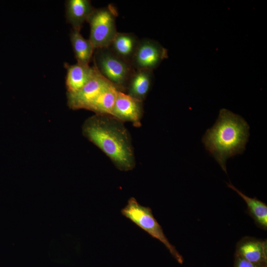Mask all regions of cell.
<instances>
[{"label": "cell", "mask_w": 267, "mask_h": 267, "mask_svg": "<svg viewBox=\"0 0 267 267\" xmlns=\"http://www.w3.org/2000/svg\"><path fill=\"white\" fill-rule=\"evenodd\" d=\"M84 135L96 145L122 171L133 170L135 165L131 138L123 122L111 116L95 114L83 127Z\"/></svg>", "instance_id": "1"}, {"label": "cell", "mask_w": 267, "mask_h": 267, "mask_svg": "<svg viewBox=\"0 0 267 267\" xmlns=\"http://www.w3.org/2000/svg\"><path fill=\"white\" fill-rule=\"evenodd\" d=\"M249 128L241 116L222 109L215 124L203 135L202 142L206 149L226 174L227 159L244 151L250 135Z\"/></svg>", "instance_id": "2"}, {"label": "cell", "mask_w": 267, "mask_h": 267, "mask_svg": "<svg viewBox=\"0 0 267 267\" xmlns=\"http://www.w3.org/2000/svg\"><path fill=\"white\" fill-rule=\"evenodd\" d=\"M93 53L94 66L119 91L125 93L135 69L131 63L115 55L108 47L98 48Z\"/></svg>", "instance_id": "3"}, {"label": "cell", "mask_w": 267, "mask_h": 267, "mask_svg": "<svg viewBox=\"0 0 267 267\" xmlns=\"http://www.w3.org/2000/svg\"><path fill=\"white\" fill-rule=\"evenodd\" d=\"M121 214L152 237L162 243L175 259L182 264V257L169 242L161 226L153 216L150 208L140 205L134 197H131L121 210Z\"/></svg>", "instance_id": "4"}, {"label": "cell", "mask_w": 267, "mask_h": 267, "mask_svg": "<svg viewBox=\"0 0 267 267\" xmlns=\"http://www.w3.org/2000/svg\"><path fill=\"white\" fill-rule=\"evenodd\" d=\"M116 8L109 4L105 7L94 9L88 22L90 25L89 40L94 50L108 47L118 33Z\"/></svg>", "instance_id": "5"}, {"label": "cell", "mask_w": 267, "mask_h": 267, "mask_svg": "<svg viewBox=\"0 0 267 267\" xmlns=\"http://www.w3.org/2000/svg\"><path fill=\"white\" fill-rule=\"evenodd\" d=\"M168 57V50L159 42L150 39L139 40L131 64L135 70L153 71Z\"/></svg>", "instance_id": "6"}, {"label": "cell", "mask_w": 267, "mask_h": 267, "mask_svg": "<svg viewBox=\"0 0 267 267\" xmlns=\"http://www.w3.org/2000/svg\"><path fill=\"white\" fill-rule=\"evenodd\" d=\"M110 85L112 84L97 71L94 77L80 90L67 93L68 104L73 109H88L90 104Z\"/></svg>", "instance_id": "7"}, {"label": "cell", "mask_w": 267, "mask_h": 267, "mask_svg": "<svg viewBox=\"0 0 267 267\" xmlns=\"http://www.w3.org/2000/svg\"><path fill=\"white\" fill-rule=\"evenodd\" d=\"M142 114V102L118 90L111 116L122 122H131L138 127L141 126Z\"/></svg>", "instance_id": "8"}, {"label": "cell", "mask_w": 267, "mask_h": 267, "mask_svg": "<svg viewBox=\"0 0 267 267\" xmlns=\"http://www.w3.org/2000/svg\"><path fill=\"white\" fill-rule=\"evenodd\" d=\"M235 254L253 263L267 264V240L244 237L237 243Z\"/></svg>", "instance_id": "9"}, {"label": "cell", "mask_w": 267, "mask_h": 267, "mask_svg": "<svg viewBox=\"0 0 267 267\" xmlns=\"http://www.w3.org/2000/svg\"><path fill=\"white\" fill-rule=\"evenodd\" d=\"M67 69L66 86L67 93L76 92L82 89L95 75L97 70L93 65L77 63L73 65L65 64Z\"/></svg>", "instance_id": "10"}, {"label": "cell", "mask_w": 267, "mask_h": 267, "mask_svg": "<svg viewBox=\"0 0 267 267\" xmlns=\"http://www.w3.org/2000/svg\"><path fill=\"white\" fill-rule=\"evenodd\" d=\"M153 78L152 71L135 70L129 81L125 93L142 102L151 89Z\"/></svg>", "instance_id": "11"}, {"label": "cell", "mask_w": 267, "mask_h": 267, "mask_svg": "<svg viewBox=\"0 0 267 267\" xmlns=\"http://www.w3.org/2000/svg\"><path fill=\"white\" fill-rule=\"evenodd\" d=\"M94 8L88 0H69L66 2V17L73 29L81 30L85 21H88Z\"/></svg>", "instance_id": "12"}, {"label": "cell", "mask_w": 267, "mask_h": 267, "mask_svg": "<svg viewBox=\"0 0 267 267\" xmlns=\"http://www.w3.org/2000/svg\"><path fill=\"white\" fill-rule=\"evenodd\" d=\"M139 41L133 33L118 32L108 47L115 55L131 63Z\"/></svg>", "instance_id": "13"}, {"label": "cell", "mask_w": 267, "mask_h": 267, "mask_svg": "<svg viewBox=\"0 0 267 267\" xmlns=\"http://www.w3.org/2000/svg\"><path fill=\"white\" fill-rule=\"evenodd\" d=\"M227 186L235 191L245 202L248 213L260 228L267 229V205L256 197L251 198L244 194L231 183Z\"/></svg>", "instance_id": "14"}, {"label": "cell", "mask_w": 267, "mask_h": 267, "mask_svg": "<svg viewBox=\"0 0 267 267\" xmlns=\"http://www.w3.org/2000/svg\"><path fill=\"white\" fill-rule=\"evenodd\" d=\"M70 41L77 63L89 65L94 51L89 39H85L80 30L73 29L70 34Z\"/></svg>", "instance_id": "15"}, {"label": "cell", "mask_w": 267, "mask_h": 267, "mask_svg": "<svg viewBox=\"0 0 267 267\" xmlns=\"http://www.w3.org/2000/svg\"><path fill=\"white\" fill-rule=\"evenodd\" d=\"M118 91L115 87L110 85L90 104L88 110L96 114L111 116Z\"/></svg>", "instance_id": "16"}, {"label": "cell", "mask_w": 267, "mask_h": 267, "mask_svg": "<svg viewBox=\"0 0 267 267\" xmlns=\"http://www.w3.org/2000/svg\"><path fill=\"white\" fill-rule=\"evenodd\" d=\"M267 265V263H253L234 254V267H263Z\"/></svg>", "instance_id": "17"}, {"label": "cell", "mask_w": 267, "mask_h": 267, "mask_svg": "<svg viewBox=\"0 0 267 267\" xmlns=\"http://www.w3.org/2000/svg\"><path fill=\"white\" fill-rule=\"evenodd\" d=\"M263 267H267V265H266V266H264Z\"/></svg>", "instance_id": "18"}]
</instances>
